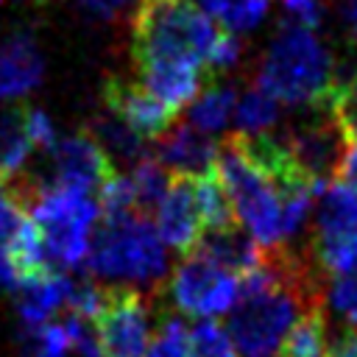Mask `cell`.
Returning <instances> with one entry per match:
<instances>
[{"label":"cell","instance_id":"6da1fadb","mask_svg":"<svg viewBox=\"0 0 357 357\" xmlns=\"http://www.w3.org/2000/svg\"><path fill=\"white\" fill-rule=\"evenodd\" d=\"M131 56L142 67H195L218 39V28L195 0H139L131 22Z\"/></svg>","mask_w":357,"mask_h":357},{"label":"cell","instance_id":"7a4b0ae2","mask_svg":"<svg viewBox=\"0 0 357 357\" xmlns=\"http://www.w3.org/2000/svg\"><path fill=\"white\" fill-rule=\"evenodd\" d=\"M335 84L332 56L315 31L296 20L282 22L259 61L257 86L279 103H324Z\"/></svg>","mask_w":357,"mask_h":357},{"label":"cell","instance_id":"3957f363","mask_svg":"<svg viewBox=\"0 0 357 357\" xmlns=\"http://www.w3.org/2000/svg\"><path fill=\"white\" fill-rule=\"evenodd\" d=\"M86 265L95 276L117 287L156 290L167 273V254L156 226L145 215L103 218L95 229Z\"/></svg>","mask_w":357,"mask_h":357},{"label":"cell","instance_id":"277c9868","mask_svg":"<svg viewBox=\"0 0 357 357\" xmlns=\"http://www.w3.org/2000/svg\"><path fill=\"white\" fill-rule=\"evenodd\" d=\"M215 173L231 198L237 223L254 237V243L262 251L287 248L282 229V192L259 167L243 156L231 137L218 145Z\"/></svg>","mask_w":357,"mask_h":357},{"label":"cell","instance_id":"5b68a950","mask_svg":"<svg viewBox=\"0 0 357 357\" xmlns=\"http://www.w3.org/2000/svg\"><path fill=\"white\" fill-rule=\"evenodd\" d=\"M98 212L100 206L92 195L64 187H45L28 209L42 237L45 257L59 268H78L89 257Z\"/></svg>","mask_w":357,"mask_h":357},{"label":"cell","instance_id":"8992f818","mask_svg":"<svg viewBox=\"0 0 357 357\" xmlns=\"http://www.w3.org/2000/svg\"><path fill=\"white\" fill-rule=\"evenodd\" d=\"M167 296L178 312L212 321L234 310L240 296V279L204 259L201 254H187L181 257L167 282Z\"/></svg>","mask_w":357,"mask_h":357},{"label":"cell","instance_id":"52a82bcc","mask_svg":"<svg viewBox=\"0 0 357 357\" xmlns=\"http://www.w3.org/2000/svg\"><path fill=\"white\" fill-rule=\"evenodd\" d=\"M153 307L142 290L109 287L98 324L103 357H145L153 335Z\"/></svg>","mask_w":357,"mask_h":357},{"label":"cell","instance_id":"ba28073f","mask_svg":"<svg viewBox=\"0 0 357 357\" xmlns=\"http://www.w3.org/2000/svg\"><path fill=\"white\" fill-rule=\"evenodd\" d=\"M282 142H284L287 153L293 156V162L298 165V170L318 190H324L326 184H332L337 178V167H340L346 145H349L343 131L335 126V120L326 112L315 120L293 126L282 137Z\"/></svg>","mask_w":357,"mask_h":357},{"label":"cell","instance_id":"9c48e42d","mask_svg":"<svg viewBox=\"0 0 357 357\" xmlns=\"http://www.w3.org/2000/svg\"><path fill=\"white\" fill-rule=\"evenodd\" d=\"M50 156H53V178L47 181V187H64L92 195L117 173L112 156L86 131L59 139Z\"/></svg>","mask_w":357,"mask_h":357},{"label":"cell","instance_id":"30bf717a","mask_svg":"<svg viewBox=\"0 0 357 357\" xmlns=\"http://www.w3.org/2000/svg\"><path fill=\"white\" fill-rule=\"evenodd\" d=\"M153 226H156L162 243L170 245L173 251H181L187 257L198 248V243L204 237V220L198 212L192 176H184V173L170 176V187L156 206Z\"/></svg>","mask_w":357,"mask_h":357},{"label":"cell","instance_id":"8fae6325","mask_svg":"<svg viewBox=\"0 0 357 357\" xmlns=\"http://www.w3.org/2000/svg\"><path fill=\"white\" fill-rule=\"evenodd\" d=\"M103 103L137 137L153 139V142L170 131L173 117H176V112L167 109L159 98H153L142 84H131V81H123V78H109L106 81Z\"/></svg>","mask_w":357,"mask_h":357},{"label":"cell","instance_id":"7c38bea8","mask_svg":"<svg viewBox=\"0 0 357 357\" xmlns=\"http://www.w3.org/2000/svg\"><path fill=\"white\" fill-rule=\"evenodd\" d=\"M45 73L33 33L14 31L0 42V100L22 98L39 86Z\"/></svg>","mask_w":357,"mask_h":357},{"label":"cell","instance_id":"4fadbf2b","mask_svg":"<svg viewBox=\"0 0 357 357\" xmlns=\"http://www.w3.org/2000/svg\"><path fill=\"white\" fill-rule=\"evenodd\" d=\"M162 167H170L173 173L184 176H201L215 170L218 162V145L209 139V134H201L190 123L170 128L165 137L156 139L151 153Z\"/></svg>","mask_w":357,"mask_h":357},{"label":"cell","instance_id":"5bb4252c","mask_svg":"<svg viewBox=\"0 0 357 357\" xmlns=\"http://www.w3.org/2000/svg\"><path fill=\"white\" fill-rule=\"evenodd\" d=\"M70 287L73 279L64 276L59 268H50L33 279H28L22 284V290L17 293V307H20V321L22 329L33 337L42 326L50 324V315L59 312L61 307H67L70 298Z\"/></svg>","mask_w":357,"mask_h":357},{"label":"cell","instance_id":"9a60e30c","mask_svg":"<svg viewBox=\"0 0 357 357\" xmlns=\"http://www.w3.org/2000/svg\"><path fill=\"white\" fill-rule=\"evenodd\" d=\"M192 254H201L204 259L215 262L218 268L234 273L237 279L257 271L265 259V251L254 243V237L240 226H229V229H220V231H204L198 248Z\"/></svg>","mask_w":357,"mask_h":357},{"label":"cell","instance_id":"2e32d148","mask_svg":"<svg viewBox=\"0 0 357 357\" xmlns=\"http://www.w3.org/2000/svg\"><path fill=\"white\" fill-rule=\"evenodd\" d=\"M351 231H357V190L332 181L318 192L315 237H340Z\"/></svg>","mask_w":357,"mask_h":357},{"label":"cell","instance_id":"e0dca14e","mask_svg":"<svg viewBox=\"0 0 357 357\" xmlns=\"http://www.w3.org/2000/svg\"><path fill=\"white\" fill-rule=\"evenodd\" d=\"M234 109H237V86L231 81L212 78L187 109V123L201 134H218L226 128Z\"/></svg>","mask_w":357,"mask_h":357},{"label":"cell","instance_id":"ac0fdd59","mask_svg":"<svg viewBox=\"0 0 357 357\" xmlns=\"http://www.w3.org/2000/svg\"><path fill=\"white\" fill-rule=\"evenodd\" d=\"M31 148L33 145L25 131V106L0 109V187H8L22 176Z\"/></svg>","mask_w":357,"mask_h":357},{"label":"cell","instance_id":"d6986e66","mask_svg":"<svg viewBox=\"0 0 357 357\" xmlns=\"http://www.w3.org/2000/svg\"><path fill=\"white\" fill-rule=\"evenodd\" d=\"M310 259L326 279L357 276V231L340 237H312Z\"/></svg>","mask_w":357,"mask_h":357},{"label":"cell","instance_id":"ffe728a7","mask_svg":"<svg viewBox=\"0 0 357 357\" xmlns=\"http://www.w3.org/2000/svg\"><path fill=\"white\" fill-rule=\"evenodd\" d=\"M192 181H195V201H198V212H201L204 229L206 231H220V229L234 226L237 215H234L231 198H229L226 187L220 184L218 173L209 170V173L192 176Z\"/></svg>","mask_w":357,"mask_h":357},{"label":"cell","instance_id":"44dd1931","mask_svg":"<svg viewBox=\"0 0 357 357\" xmlns=\"http://www.w3.org/2000/svg\"><path fill=\"white\" fill-rule=\"evenodd\" d=\"M326 354H329L326 315H324V307H312L287 332L279 349V357H326Z\"/></svg>","mask_w":357,"mask_h":357},{"label":"cell","instance_id":"7402d4cb","mask_svg":"<svg viewBox=\"0 0 357 357\" xmlns=\"http://www.w3.org/2000/svg\"><path fill=\"white\" fill-rule=\"evenodd\" d=\"M92 137L103 145V151L112 156H120V159H128V162H139V159H145L148 156V151H145V139L142 137H137L120 117H114L109 109L106 112H100V114H95V120H92Z\"/></svg>","mask_w":357,"mask_h":357},{"label":"cell","instance_id":"603a6c76","mask_svg":"<svg viewBox=\"0 0 357 357\" xmlns=\"http://www.w3.org/2000/svg\"><path fill=\"white\" fill-rule=\"evenodd\" d=\"M276 117H279V100L265 89H259L257 84L237 100V109H234L237 134H248V137L265 134L276 123Z\"/></svg>","mask_w":357,"mask_h":357},{"label":"cell","instance_id":"cb8c5ba5","mask_svg":"<svg viewBox=\"0 0 357 357\" xmlns=\"http://www.w3.org/2000/svg\"><path fill=\"white\" fill-rule=\"evenodd\" d=\"M170 176L167 167H162L151 153L145 159H139L131 167V187H134V198H137V212L148 218V212H156L159 201L165 198L167 187H170Z\"/></svg>","mask_w":357,"mask_h":357},{"label":"cell","instance_id":"d4e9b609","mask_svg":"<svg viewBox=\"0 0 357 357\" xmlns=\"http://www.w3.org/2000/svg\"><path fill=\"white\" fill-rule=\"evenodd\" d=\"M201 11L218 17L226 31H248L259 25L268 14V0H195Z\"/></svg>","mask_w":357,"mask_h":357},{"label":"cell","instance_id":"484cf974","mask_svg":"<svg viewBox=\"0 0 357 357\" xmlns=\"http://www.w3.org/2000/svg\"><path fill=\"white\" fill-rule=\"evenodd\" d=\"M190 335L192 326H187L184 318L165 315L145 357H190Z\"/></svg>","mask_w":357,"mask_h":357},{"label":"cell","instance_id":"4316f807","mask_svg":"<svg viewBox=\"0 0 357 357\" xmlns=\"http://www.w3.org/2000/svg\"><path fill=\"white\" fill-rule=\"evenodd\" d=\"M324 307L346 324V332H357V276L329 279L324 284Z\"/></svg>","mask_w":357,"mask_h":357},{"label":"cell","instance_id":"83f0119b","mask_svg":"<svg viewBox=\"0 0 357 357\" xmlns=\"http://www.w3.org/2000/svg\"><path fill=\"white\" fill-rule=\"evenodd\" d=\"M190 357H240V354L220 324L198 321L190 335Z\"/></svg>","mask_w":357,"mask_h":357},{"label":"cell","instance_id":"f1b7e54d","mask_svg":"<svg viewBox=\"0 0 357 357\" xmlns=\"http://www.w3.org/2000/svg\"><path fill=\"white\" fill-rule=\"evenodd\" d=\"M98 206H100L103 218H128V215H139V212H137V198H134L131 178L123 176V173H114V176L98 190Z\"/></svg>","mask_w":357,"mask_h":357},{"label":"cell","instance_id":"f546056e","mask_svg":"<svg viewBox=\"0 0 357 357\" xmlns=\"http://www.w3.org/2000/svg\"><path fill=\"white\" fill-rule=\"evenodd\" d=\"M237 59H240V39H237V33L218 31V39H215V45H212V50L206 56V64H204V78L206 81L218 78L220 73L231 70L237 64Z\"/></svg>","mask_w":357,"mask_h":357},{"label":"cell","instance_id":"4dcf8cb0","mask_svg":"<svg viewBox=\"0 0 357 357\" xmlns=\"http://www.w3.org/2000/svg\"><path fill=\"white\" fill-rule=\"evenodd\" d=\"M61 324H64V329L70 335V346H73L75 357H103L95 324H89V321H84L78 315H67Z\"/></svg>","mask_w":357,"mask_h":357},{"label":"cell","instance_id":"1f68e13d","mask_svg":"<svg viewBox=\"0 0 357 357\" xmlns=\"http://www.w3.org/2000/svg\"><path fill=\"white\" fill-rule=\"evenodd\" d=\"M28 218H31V215H28V209L17 201V195L0 187V248L11 243V237L28 223Z\"/></svg>","mask_w":357,"mask_h":357},{"label":"cell","instance_id":"d6a6232c","mask_svg":"<svg viewBox=\"0 0 357 357\" xmlns=\"http://www.w3.org/2000/svg\"><path fill=\"white\" fill-rule=\"evenodd\" d=\"M73 351L70 335L64 324H47L33 335V351L31 357H67Z\"/></svg>","mask_w":357,"mask_h":357},{"label":"cell","instance_id":"836d02e7","mask_svg":"<svg viewBox=\"0 0 357 357\" xmlns=\"http://www.w3.org/2000/svg\"><path fill=\"white\" fill-rule=\"evenodd\" d=\"M25 131H28V139H31L33 148L53 151L56 142H59L53 120L42 109H36V106H25Z\"/></svg>","mask_w":357,"mask_h":357},{"label":"cell","instance_id":"e575fe53","mask_svg":"<svg viewBox=\"0 0 357 357\" xmlns=\"http://www.w3.org/2000/svg\"><path fill=\"white\" fill-rule=\"evenodd\" d=\"M81 8H86L89 14H95V17H103V20H112V17H117L131 0H75Z\"/></svg>","mask_w":357,"mask_h":357},{"label":"cell","instance_id":"d590c367","mask_svg":"<svg viewBox=\"0 0 357 357\" xmlns=\"http://www.w3.org/2000/svg\"><path fill=\"white\" fill-rule=\"evenodd\" d=\"M340 184H349L357 190V142H349L346 145V153H343V162L337 167V178Z\"/></svg>","mask_w":357,"mask_h":357},{"label":"cell","instance_id":"8d00e7d4","mask_svg":"<svg viewBox=\"0 0 357 357\" xmlns=\"http://www.w3.org/2000/svg\"><path fill=\"white\" fill-rule=\"evenodd\" d=\"M326 357H357V332H343L335 343H329Z\"/></svg>","mask_w":357,"mask_h":357},{"label":"cell","instance_id":"74e56055","mask_svg":"<svg viewBox=\"0 0 357 357\" xmlns=\"http://www.w3.org/2000/svg\"><path fill=\"white\" fill-rule=\"evenodd\" d=\"M343 22L349 25V31L357 36V0H343Z\"/></svg>","mask_w":357,"mask_h":357}]
</instances>
